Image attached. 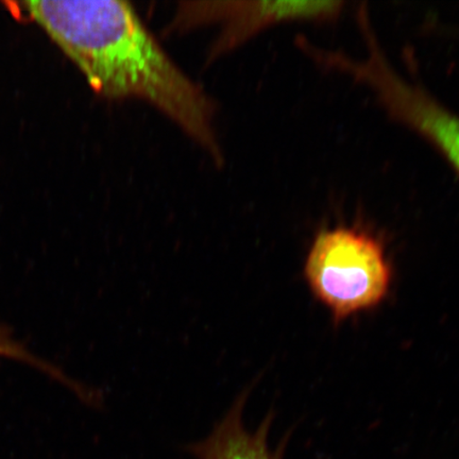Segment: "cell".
I'll return each instance as SVG.
<instances>
[{
    "instance_id": "1",
    "label": "cell",
    "mask_w": 459,
    "mask_h": 459,
    "mask_svg": "<svg viewBox=\"0 0 459 459\" xmlns=\"http://www.w3.org/2000/svg\"><path fill=\"white\" fill-rule=\"evenodd\" d=\"M21 4L95 93L152 103L216 163L222 162L213 101L166 54L129 3L33 0Z\"/></svg>"
},
{
    "instance_id": "2",
    "label": "cell",
    "mask_w": 459,
    "mask_h": 459,
    "mask_svg": "<svg viewBox=\"0 0 459 459\" xmlns=\"http://www.w3.org/2000/svg\"><path fill=\"white\" fill-rule=\"evenodd\" d=\"M316 299L335 323L385 300L393 271L381 242L358 230L338 227L317 234L304 264Z\"/></svg>"
},
{
    "instance_id": "3",
    "label": "cell",
    "mask_w": 459,
    "mask_h": 459,
    "mask_svg": "<svg viewBox=\"0 0 459 459\" xmlns=\"http://www.w3.org/2000/svg\"><path fill=\"white\" fill-rule=\"evenodd\" d=\"M342 2L185 3L178 8L172 27H196L226 22L214 54H222L261 29L286 21H326L341 14Z\"/></svg>"
},
{
    "instance_id": "4",
    "label": "cell",
    "mask_w": 459,
    "mask_h": 459,
    "mask_svg": "<svg viewBox=\"0 0 459 459\" xmlns=\"http://www.w3.org/2000/svg\"><path fill=\"white\" fill-rule=\"evenodd\" d=\"M261 377L262 375L255 377L237 395L226 415L215 423L204 439L186 446L189 455L196 459H283L289 436L274 450L268 444L273 411L268 412L254 432L244 424L247 402Z\"/></svg>"
},
{
    "instance_id": "5",
    "label": "cell",
    "mask_w": 459,
    "mask_h": 459,
    "mask_svg": "<svg viewBox=\"0 0 459 459\" xmlns=\"http://www.w3.org/2000/svg\"><path fill=\"white\" fill-rule=\"evenodd\" d=\"M412 127L432 142L459 174V117L438 101H429L418 108Z\"/></svg>"
},
{
    "instance_id": "6",
    "label": "cell",
    "mask_w": 459,
    "mask_h": 459,
    "mask_svg": "<svg viewBox=\"0 0 459 459\" xmlns=\"http://www.w3.org/2000/svg\"><path fill=\"white\" fill-rule=\"evenodd\" d=\"M0 357L19 361V363L30 366L32 368L43 372L54 380L63 384V385L72 389L77 395L83 393L84 386L82 384L74 381L59 367L50 364L49 361L31 352L30 349L17 340L13 332H11L4 325H0Z\"/></svg>"
}]
</instances>
